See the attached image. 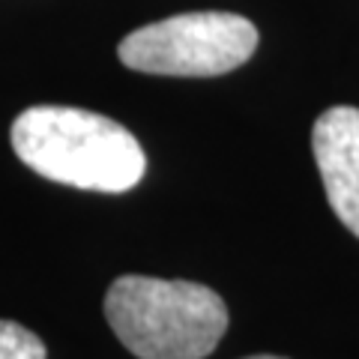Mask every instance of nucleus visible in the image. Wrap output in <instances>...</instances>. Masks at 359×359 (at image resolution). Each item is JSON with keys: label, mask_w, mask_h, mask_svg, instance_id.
Instances as JSON below:
<instances>
[{"label": "nucleus", "mask_w": 359, "mask_h": 359, "mask_svg": "<svg viewBox=\"0 0 359 359\" xmlns=\"http://www.w3.org/2000/svg\"><path fill=\"white\" fill-rule=\"evenodd\" d=\"M13 150L39 177L87 192H129L147 168V156L126 126L66 105L21 111L13 123Z\"/></svg>", "instance_id": "f257e3e1"}, {"label": "nucleus", "mask_w": 359, "mask_h": 359, "mask_svg": "<svg viewBox=\"0 0 359 359\" xmlns=\"http://www.w3.org/2000/svg\"><path fill=\"white\" fill-rule=\"evenodd\" d=\"M105 318L138 359H204L228 330V306L212 287L153 276H120Z\"/></svg>", "instance_id": "f03ea898"}, {"label": "nucleus", "mask_w": 359, "mask_h": 359, "mask_svg": "<svg viewBox=\"0 0 359 359\" xmlns=\"http://www.w3.org/2000/svg\"><path fill=\"white\" fill-rule=\"evenodd\" d=\"M257 30L233 13H183L132 30L117 57L135 72L212 78L233 72L255 54Z\"/></svg>", "instance_id": "7ed1b4c3"}, {"label": "nucleus", "mask_w": 359, "mask_h": 359, "mask_svg": "<svg viewBox=\"0 0 359 359\" xmlns=\"http://www.w3.org/2000/svg\"><path fill=\"white\" fill-rule=\"evenodd\" d=\"M311 153L332 212L359 237V108L323 111L311 129Z\"/></svg>", "instance_id": "20e7f679"}, {"label": "nucleus", "mask_w": 359, "mask_h": 359, "mask_svg": "<svg viewBox=\"0 0 359 359\" xmlns=\"http://www.w3.org/2000/svg\"><path fill=\"white\" fill-rule=\"evenodd\" d=\"M0 359H48L36 332L15 320H0Z\"/></svg>", "instance_id": "39448f33"}, {"label": "nucleus", "mask_w": 359, "mask_h": 359, "mask_svg": "<svg viewBox=\"0 0 359 359\" xmlns=\"http://www.w3.org/2000/svg\"><path fill=\"white\" fill-rule=\"evenodd\" d=\"M249 359H285V356H266L264 353V356H249Z\"/></svg>", "instance_id": "423d86ee"}]
</instances>
